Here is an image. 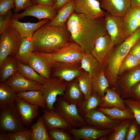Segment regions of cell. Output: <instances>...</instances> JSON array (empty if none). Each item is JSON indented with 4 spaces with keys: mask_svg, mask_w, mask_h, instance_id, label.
<instances>
[{
    "mask_svg": "<svg viewBox=\"0 0 140 140\" xmlns=\"http://www.w3.org/2000/svg\"><path fill=\"white\" fill-rule=\"evenodd\" d=\"M100 6L111 15L123 17L131 6V0H101Z\"/></svg>",
    "mask_w": 140,
    "mask_h": 140,
    "instance_id": "obj_21",
    "label": "cell"
},
{
    "mask_svg": "<svg viewBox=\"0 0 140 140\" xmlns=\"http://www.w3.org/2000/svg\"><path fill=\"white\" fill-rule=\"evenodd\" d=\"M1 132L13 133L25 129L15 103L0 108Z\"/></svg>",
    "mask_w": 140,
    "mask_h": 140,
    "instance_id": "obj_6",
    "label": "cell"
},
{
    "mask_svg": "<svg viewBox=\"0 0 140 140\" xmlns=\"http://www.w3.org/2000/svg\"><path fill=\"white\" fill-rule=\"evenodd\" d=\"M17 97V93L4 83H0V107L14 104Z\"/></svg>",
    "mask_w": 140,
    "mask_h": 140,
    "instance_id": "obj_35",
    "label": "cell"
},
{
    "mask_svg": "<svg viewBox=\"0 0 140 140\" xmlns=\"http://www.w3.org/2000/svg\"><path fill=\"white\" fill-rule=\"evenodd\" d=\"M104 18L106 30L111 38L112 48L122 43L126 38L123 17L113 15L106 11Z\"/></svg>",
    "mask_w": 140,
    "mask_h": 140,
    "instance_id": "obj_10",
    "label": "cell"
},
{
    "mask_svg": "<svg viewBox=\"0 0 140 140\" xmlns=\"http://www.w3.org/2000/svg\"><path fill=\"white\" fill-rule=\"evenodd\" d=\"M131 6L140 7V0H131Z\"/></svg>",
    "mask_w": 140,
    "mask_h": 140,
    "instance_id": "obj_52",
    "label": "cell"
},
{
    "mask_svg": "<svg viewBox=\"0 0 140 140\" xmlns=\"http://www.w3.org/2000/svg\"><path fill=\"white\" fill-rule=\"evenodd\" d=\"M74 11V4L73 1L65 5L57 11L54 18L50 21L48 24L56 26L64 25L69 16Z\"/></svg>",
    "mask_w": 140,
    "mask_h": 140,
    "instance_id": "obj_27",
    "label": "cell"
},
{
    "mask_svg": "<svg viewBox=\"0 0 140 140\" xmlns=\"http://www.w3.org/2000/svg\"><path fill=\"white\" fill-rule=\"evenodd\" d=\"M134 140H140V131L137 133Z\"/></svg>",
    "mask_w": 140,
    "mask_h": 140,
    "instance_id": "obj_53",
    "label": "cell"
},
{
    "mask_svg": "<svg viewBox=\"0 0 140 140\" xmlns=\"http://www.w3.org/2000/svg\"><path fill=\"white\" fill-rule=\"evenodd\" d=\"M80 67L93 77L102 72L106 68L103 64L99 62L90 53L83 54L80 61Z\"/></svg>",
    "mask_w": 140,
    "mask_h": 140,
    "instance_id": "obj_24",
    "label": "cell"
},
{
    "mask_svg": "<svg viewBox=\"0 0 140 140\" xmlns=\"http://www.w3.org/2000/svg\"><path fill=\"white\" fill-rule=\"evenodd\" d=\"M112 129L101 130L87 125L78 129L71 128L67 131L76 140H96L107 135Z\"/></svg>",
    "mask_w": 140,
    "mask_h": 140,
    "instance_id": "obj_17",
    "label": "cell"
},
{
    "mask_svg": "<svg viewBox=\"0 0 140 140\" xmlns=\"http://www.w3.org/2000/svg\"><path fill=\"white\" fill-rule=\"evenodd\" d=\"M17 71L26 79L37 82L41 85L44 83L45 78L41 77L32 68L26 64L17 60Z\"/></svg>",
    "mask_w": 140,
    "mask_h": 140,
    "instance_id": "obj_36",
    "label": "cell"
},
{
    "mask_svg": "<svg viewBox=\"0 0 140 140\" xmlns=\"http://www.w3.org/2000/svg\"><path fill=\"white\" fill-rule=\"evenodd\" d=\"M43 114L42 116L47 130L59 128L67 131L71 126L54 110L42 109Z\"/></svg>",
    "mask_w": 140,
    "mask_h": 140,
    "instance_id": "obj_22",
    "label": "cell"
},
{
    "mask_svg": "<svg viewBox=\"0 0 140 140\" xmlns=\"http://www.w3.org/2000/svg\"><path fill=\"white\" fill-rule=\"evenodd\" d=\"M50 21L49 19H44L36 23H23L19 21L18 19L11 18L9 25L13 28L22 38L32 37L37 30Z\"/></svg>",
    "mask_w": 140,
    "mask_h": 140,
    "instance_id": "obj_18",
    "label": "cell"
},
{
    "mask_svg": "<svg viewBox=\"0 0 140 140\" xmlns=\"http://www.w3.org/2000/svg\"><path fill=\"white\" fill-rule=\"evenodd\" d=\"M57 0H52L54 3H55L56 2Z\"/></svg>",
    "mask_w": 140,
    "mask_h": 140,
    "instance_id": "obj_54",
    "label": "cell"
},
{
    "mask_svg": "<svg viewBox=\"0 0 140 140\" xmlns=\"http://www.w3.org/2000/svg\"><path fill=\"white\" fill-rule=\"evenodd\" d=\"M27 64L43 78H51L52 67L43 59L33 52L27 60Z\"/></svg>",
    "mask_w": 140,
    "mask_h": 140,
    "instance_id": "obj_25",
    "label": "cell"
},
{
    "mask_svg": "<svg viewBox=\"0 0 140 140\" xmlns=\"http://www.w3.org/2000/svg\"><path fill=\"white\" fill-rule=\"evenodd\" d=\"M112 48L111 38L107 32L97 39L90 53L99 62L103 64L105 57Z\"/></svg>",
    "mask_w": 140,
    "mask_h": 140,
    "instance_id": "obj_23",
    "label": "cell"
},
{
    "mask_svg": "<svg viewBox=\"0 0 140 140\" xmlns=\"http://www.w3.org/2000/svg\"><path fill=\"white\" fill-rule=\"evenodd\" d=\"M101 102V97L96 93L92 92L88 98L77 106L80 114L83 117L88 113L96 109Z\"/></svg>",
    "mask_w": 140,
    "mask_h": 140,
    "instance_id": "obj_32",
    "label": "cell"
},
{
    "mask_svg": "<svg viewBox=\"0 0 140 140\" xmlns=\"http://www.w3.org/2000/svg\"><path fill=\"white\" fill-rule=\"evenodd\" d=\"M15 14L18 13L20 11L25 10L33 5L32 0H15Z\"/></svg>",
    "mask_w": 140,
    "mask_h": 140,
    "instance_id": "obj_45",
    "label": "cell"
},
{
    "mask_svg": "<svg viewBox=\"0 0 140 140\" xmlns=\"http://www.w3.org/2000/svg\"><path fill=\"white\" fill-rule=\"evenodd\" d=\"M66 23L72 41L86 53H90L98 38L107 32L104 17L92 18L74 12Z\"/></svg>",
    "mask_w": 140,
    "mask_h": 140,
    "instance_id": "obj_1",
    "label": "cell"
},
{
    "mask_svg": "<svg viewBox=\"0 0 140 140\" xmlns=\"http://www.w3.org/2000/svg\"><path fill=\"white\" fill-rule=\"evenodd\" d=\"M124 101L126 106L130 109L135 119L140 125V101L129 98L124 99Z\"/></svg>",
    "mask_w": 140,
    "mask_h": 140,
    "instance_id": "obj_41",
    "label": "cell"
},
{
    "mask_svg": "<svg viewBox=\"0 0 140 140\" xmlns=\"http://www.w3.org/2000/svg\"><path fill=\"white\" fill-rule=\"evenodd\" d=\"M80 62H56L52 64V75L54 77L70 82L77 78L83 71Z\"/></svg>",
    "mask_w": 140,
    "mask_h": 140,
    "instance_id": "obj_11",
    "label": "cell"
},
{
    "mask_svg": "<svg viewBox=\"0 0 140 140\" xmlns=\"http://www.w3.org/2000/svg\"><path fill=\"white\" fill-rule=\"evenodd\" d=\"M32 2L33 5L43 4L53 6L54 4L52 0H32Z\"/></svg>",
    "mask_w": 140,
    "mask_h": 140,
    "instance_id": "obj_49",
    "label": "cell"
},
{
    "mask_svg": "<svg viewBox=\"0 0 140 140\" xmlns=\"http://www.w3.org/2000/svg\"><path fill=\"white\" fill-rule=\"evenodd\" d=\"M132 119H128L123 120L107 135V140H125L129 126Z\"/></svg>",
    "mask_w": 140,
    "mask_h": 140,
    "instance_id": "obj_37",
    "label": "cell"
},
{
    "mask_svg": "<svg viewBox=\"0 0 140 140\" xmlns=\"http://www.w3.org/2000/svg\"><path fill=\"white\" fill-rule=\"evenodd\" d=\"M97 109L102 112L113 120H123L128 119H135L131 109L123 110L116 107H99L97 108Z\"/></svg>",
    "mask_w": 140,
    "mask_h": 140,
    "instance_id": "obj_31",
    "label": "cell"
},
{
    "mask_svg": "<svg viewBox=\"0 0 140 140\" xmlns=\"http://www.w3.org/2000/svg\"><path fill=\"white\" fill-rule=\"evenodd\" d=\"M123 18L124 30L127 38L140 27V7L130 6Z\"/></svg>",
    "mask_w": 140,
    "mask_h": 140,
    "instance_id": "obj_19",
    "label": "cell"
},
{
    "mask_svg": "<svg viewBox=\"0 0 140 140\" xmlns=\"http://www.w3.org/2000/svg\"><path fill=\"white\" fill-rule=\"evenodd\" d=\"M100 108L116 107L123 110L130 109L125 104L124 100L121 97L115 87H110L107 89L104 96L101 97Z\"/></svg>",
    "mask_w": 140,
    "mask_h": 140,
    "instance_id": "obj_20",
    "label": "cell"
},
{
    "mask_svg": "<svg viewBox=\"0 0 140 140\" xmlns=\"http://www.w3.org/2000/svg\"><path fill=\"white\" fill-rule=\"evenodd\" d=\"M51 140H73V136L67 131L59 128H54L48 130Z\"/></svg>",
    "mask_w": 140,
    "mask_h": 140,
    "instance_id": "obj_40",
    "label": "cell"
},
{
    "mask_svg": "<svg viewBox=\"0 0 140 140\" xmlns=\"http://www.w3.org/2000/svg\"><path fill=\"white\" fill-rule=\"evenodd\" d=\"M92 78L88 72L84 71H83L76 78L80 88L84 95L85 99L88 98L92 92Z\"/></svg>",
    "mask_w": 140,
    "mask_h": 140,
    "instance_id": "obj_38",
    "label": "cell"
},
{
    "mask_svg": "<svg viewBox=\"0 0 140 140\" xmlns=\"http://www.w3.org/2000/svg\"><path fill=\"white\" fill-rule=\"evenodd\" d=\"M31 129V140H51L42 116L33 124Z\"/></svg>",
    "mask_w": 140,
    "mask_h": 140,
    "instance_id": "obj_34",
    "label": "cell"
},
{
    "mask_svg": "<svg viewBox=\"0 0 140 140\" xmlns=\"http://www.w3.org/2000/svg\"><path fill=\"white\" fill-rule=\"evenodd\" d=\"M62 97L67 102L77 106L85 100L76 78L70 82Z\"/></svg>",
    "mask_w": 140,
    "mask_h": 140,
    "instance_id": "obj_26",
    "label": "cell"
},
{
    "mask_svg": "<svg viewBox=\"0 0 140 140\" xmlns=\"http://www.w3.org/2000/svg\"><path fill=\"white\" fill-rule=\"evenodd\" d=\"M54 110L72 127L80 128L87 125L84 117L80 114L77 106L65 100L62 97L57 98Z\"/></svg>",
    "mask_w": 140,
    "mask_h": 140,
    "instance_id": "obj_7",
    "label": "cell"
},
{
    "mask_svg": "<svg viewBox=\"0 0 140 140\" xmlns=\"http://www.w3.org/2000/svg\"><path fill=\"white\" fill-rule=\"evenodd\" d=\"M31 129L26 128L20 131L9 133L10 140H31Z\"/></svg>",
    "mask_w": 140,
    "mask_h": 140,
    "instance_id": "obj_42",
    "label": "cell"
},
{
    "mask_svg": "<svg viewBox=\"0 0 140 140\" xmlns=\"http://www.w3.org/2000/svg\"><path fill=\"white\" fill-rule=\"evenodd\" d=\"M32 38L33 52H52L72 41L66 23L62 26H56L47 23L37 30Z\"/></svg>",
    "mask_w": 140,
    "mask_h": 140,
    "instance_id": "obj_2",
    "label": "cell"
},
{
    "mask_svg": "<svg viewBox=\"0 0 140 140\" xmlns=\"http://www.w3.org/2000/svg\"><path fill=\"white\" fill-rule=\"evenodd\" d=\"M34 52L51 67L52 64L56 62H80L85 53L78 45L73 41L52 52Z\"/></svg>",
    "mask_w": 140,
    "mask_h": 140,
    "instance_id": "obj_4",
    "label": "cell"
},
{
    "mask_svg": "<svg viewBox=\"0 0 140 140\" xmlns=\"http://www.w3.org/2000/svg\"><path fill=\"white\" fill-rule=\"evenodd\" d=\"M13 15L12 11H9L5 15L0 16V34L4 31L9 25V22Z\"/></svg>",
    "mask_w": 140,
    "mask_h": 140,
    "instance_id": "obj_46",
    "label": "cell"
},
{
    "mask_svg": "<svg viewBox=\"0 0 140 140\" xmlns=\"http://www.w3.org/2000/svg\"><path fill=\"white\" fill-rule=\"evenodd\" d=\"M92 92L96 93L100 97L104 96L107 89L110 87L104 72L92 77Z\"/></svg>",
    "mask_w": 140,
    "mask_h": 140,
    "instance_id": "obj_33",
    "label": "cell"
},
{
    "mask_svg": "<svg viewBox=\"0 0 140 140\" xmlns=\"http://www.w3.org/2000/svg\"><path fill=\"white\" fill-rule=\"evenodd\" d=\"M140 81V64L118 76L115 88L123 99H127L132 88Z\"/></svg>",
    "mask_w": 140,
    "mask_h": 140,
    "instance_id": "obj_9",
    "label": "cell"
},
{
    "mask_svg": "<svg viewBox=\"0 0 140 140\" xmlns=\"http://www.w3.org/2000/svg\"><path fill=\"white\" fill-rule=\"evenodd\" d=\"M140 101V81L132 88L130 91L127 98Z\"/></svg>",
    "mask_w": 140,
    "mask_h": 140,
    "instance_id": "obj_47",
    "label": "cell"
},
{
    "mask_svg": "<svg viewBox=\"0 0 140 140\" xmlns=\"http://www.w3.org/2000/svg\"><path fill=\"white\" fill-rule=\"evenodd\" d=\"M22 39L18 33L9 25L0 35V66L9 56H15Z\"/></svg>",
    "mask_w": 140,
    "mask_h": 140,
    "instance_id": "obj_5",
    "label": "cell"
},
{
    "mask_svg": "<svg viewBox=\"0 0 140 140\" xmlns=\"http://www.w3.org/2000/svg\"><path fill=\"white\" fill-rule=\"evenodd\" d=\"M73 0H57L53 6L57 11L62 7Z\"/></svg>",
    "mask_w": 140,
    "mask_h": 140,
    "instance_id": "obj_50",
    "label": "cell"
},
{
    "mask_svg": "<svg viewBox=\"0 0 140 140\" xmlns=\"http://www.w3.org/2000/svg\"><path fill=\"white\" fill-rule=\"evenodd\" d=\"M17 71V60L14 57L9 56L0 66V83H4Z\"/></svg>",
    "mask_w": 140,
    "mask_h": 140,
    "instance_id": "obj_29",
    "label": "cell"
},
{
    "mask_svg": "<svg viewBox=\"0 0 140 140\" xmlns=\"http://www.w3.org/2000/svg\"><path fill=\"white\" fill-rule=\"evenodd\" d=\"M15 104L25 126H30L39 115L40 107L17 96Z\"/></svg>",
    "mask_w": 140,
    "mask_h": 140,
    "instance_id": "obj_15",
    "label": "cell"
},
{
    "mask_svg": "<svg viewBox=\"0 0 140 140\" xmlns=\"http://www.w3.org/2000/svg\"><path fill=\"white\" fill-rule=\"evenodd\" d=\"M128 54L132 55L136 59L140 61V39L132 46Z\"/></svg>",
    "mask_w": 140,
    "mask_h": 140,
    "instance_id": "obj_48",
    "label": "cell"
},
{
    "mask_svg": "<svg viewBox=\"0 0 140 140\" xmlns=\"http://www.w3.org/2000/svg\"><path fill=\"white\" fill-rule=\"evenodd\" d=\"M57 13V11L53 6L39 4L33 5L20 13L13 14L12 18L19 19L27 16L35 17L39 20L47 19L50 21L53 20Z\"/></svg>",
    "mask_w": 140,
    "mask_h": 140,
    "instance_id": "obj_13",
    "label": "cell"
},
{
    "mask_svg": "<svg viewBox=\"0 0 140 140\" xmlns=\"http://www.w3.org/2000/svg\"><path fill=\"white\" fill-rule=\"evenodd\" d=\"M74 12L92 18L104 17L106 12L101 9L97 0H73Z\"/></svg>",
    "mask_w": 140,
    "mask_h": 140,
    "instance_id": "obj_14",
    "label": "cell"
},
{
    "mask_svg": "<svg viewBox=\"0 0 140 140\" xmlns=\"http://www.w3.org/2000/svg\"><path fill=\"white\" fill-rule=\"evenodd\" d=\"M17 96L28 102L39 106L42 109L46 108V105L41 90H29L17 93Z\"/></svg>",
    "mask_w": 140,
    "mask_h": 140,
    "instance_id": "obj_28",
    "label": "cell"
},
{
    "mask_svg": "<svg viewBox=\"0 0 140 140\" xmlns=\"http://www.w3.org/2000/svg\"><path fill=\"white\" fill-rule=\"evenodd\" d=\"M140 64L139 61L133 55L128 53L121 63L118 69V76L125 71L132 69Z\"/></svg>",
    "mask_w": 140,
    "mask_h": 140,
    "instance_id": "obj_39",
    "label": "cell"
},
{
    "mask_svg": "<svg viewBox=\"0 0 140 140\" xmlns=\"http://www.w3.org/2000/svg\"><path fill=\"white\" fill-rule=\"evenodd\" d=\"M16 93L32 90H42L41 85L39 83L29 80L18 71L4 82Z\"/></svg>",
    "mask_w": 140,
    "mask_h": 140,
    "instance_id": "obj_16",
    "label": "cell"
},
{
    "mask_svg": "<svg viewBox=\"0 0 140 140\" xmlns=\"http://www.w3.org/2000/svg\"><path fill=\"white\" fill-rule=\"evenodd\" d=\"M140 131V125L135 119L131 121L129 127L125 140H133L137 133Z\"/></svg>",
    "mask_w": 140,
    "mask_h": 140,
    "instance_id": "obj_43",
    "label": "cell"
},
{
    "mask_svg": "<svg viewBox=\"0 0 140 140\" xmlns=\"http://www.w3.org/2000/svg\"><path fill=\"white\" fill-rule=\"evenodd\" d=\"M97 0L98 1H99V2H100V1H101V0Z\"/></svg>",
    "mask_w": 140,
    "mask_h": 140,
    "instance_id": "obj_55",
    "label": "cell"
},
{
    "mask_svg": "<svg viewBox=\"0 0 140 140\" xmlns=\"http://www.w3.org/2000/svg\"><path fill=\"white\" fill-rule=\"evenodd\" d=\"M0 140H10L9 133L1 132L0 135Z\"/></svg>",
    "mask_w": 140,
    "mask_h": 140,
    "instance_id": "obj_51",
    "label": "cell"
},
{
    "mask_svg": "<svg viewBox=\"0 0 140 140\" xmlns=\"http://www.w3.org/2000/svg\"><path fill=\"white\" fill-rule=\"evenodd\" d=\"M70 82L57 77L45 79L44 83L41 85V90L47 110H54V105L57 96H63Z\"/></svg>",
    "mask_w": 140,
    "mask_h": 140,
    "instance_id": "obj_8",
    "label": "cell"
},
{
    "mask_svg": "<svg viewBox=\"0 0 140 140\" xmlns=\"http://www.w3.org/2000/svg\"><path fill=\"white\" fill-rule=\"evenodd\" d=\"M33 42L32 37L22 38L18 51L14 57L17 60L26 64L33 52Z\"/></svg>",
    "mask_w": 140,
    "mask_h": 140,
    "instance_id": "obj_30",
    "label": "cell"
},
{
    "mask_svg": "<svg viewBox=\"0 0 140 140\" xmlns=\"http://www.w3.org/2000/svg\"><path fill=\"white\" fill-rule=\"evenodd\" d=\"M139 39L140 27L123 42L113 47L106 56L103 62L106 68L104 73L110 87H115L122 60L132 46Z\"/></svg>",
    "mask_w": 140,
    "mask_h": 140,
    "instance_id": "obj_3",
    "label": "cell"
},
{
    "mask_svg": "<svg viewBox=\"0 0 140 140\" xmlns=\"http://www.w3.org/2000/svg\"></svg>",
    "mask_w": 140,
    "mask_h": 140,
    "instance_id": "obj_56",
    "label": "cell"
},
{
    "mask_svg": "<svg viewBox=\"0 0 140 140\" xmlns=\"http://www.w3.org/2000/svg\"><path fill=\"white\" fill-rule=\"evenodd\" d=\"M83 117L88 126L101 130L112 129L123 120L112 119L97 109L88 113Z\"/></svg>",
    "mask_w": 140,
    "mask_h": 140,
    "instance_id": "obj_12",
    "label": "cell"
},
{
    "mask_svg": "<svg viewBox=\"0 0 140 140\" xmlns=\"http://www.w3.org/2000/svg\"><path fill=\"white\" fill-rule=\"evenodd\" d=\"M15 6V0H0V16L5 15Z\"/></svg>",
    "mask_w": 140,
    "mask_h": 140,
    "instance_id": "obj_44",
    "label": "cell"
}]
</instances>
